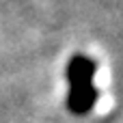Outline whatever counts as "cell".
<instances>
[{
    "instance_id": "obj_1",
    "label": "cell",
    "mask_w": 123,
    "mask_h": 123,
    "mask_svg": "<svg viewBox=\"0 0 123 123\" xmlns=\"http://www.w3.org/2000/svg\"><path fill=\"white\" fill-rule=\"evenodd\" d=\"M93 71H95V65L78 54L71 58L69 63V82H71V106H78V110H82L91 95H93V86H91V80H93Z\"/></svg>"
}]
</instances>
